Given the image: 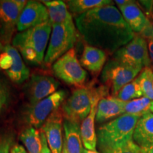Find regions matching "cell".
Returning a JSON list of instances; mask_svg holds the SVG:
<instances>
[{
    "mask_svg": "<svg viewBox=\"0 0 153 153\" xmlns=\"http://www.w3.org/2000/svg\"><path fill=\"white\" fill-rule=\"evenodd\" d=\"M78 31L87 45L110 54L128 43L135 33L114 4L87 11L75 18Z\"/></svg>",
    "mask_w": 153,
    "mask_h": 153,
    "instance_id": "6da1fadb",
    "label": "cell"
},
{
    "mask_svg": "<svg viewBox=\"0 0 153 153\" xmlns=\"http://www.w3.org/2000/svg\"><path fill=\"white\" fill-rule=\"evenodd\" d=\"M51 31L52 25L48 21L16 33L11 41L12 45L28 64L39 66L44 62L45 52Z\"/></svg>",
    "mask_w": 153,
    "mask_h": 153,
    "instance_id": "7a4b0ae2",
    "label": "cell"
},
{
    "mask_svg": "<svg viewBox=\"0 0 153 153\" xmlns=\"http://www.w3.org/2000/svg\"><path fill=\"white\" fill-rule=\"evenodd\" d=\"M140 116L124 114L97 129V145L100 151L114 148L133 140L137 120Z\"/></svg>",
    "mask_w": 153,
    "mask_h": 153,
    "instance_id": "3957f363",
    "label": "cell"
},
{
    "mask_svg": "<svg viewBox=\"0 0 153 153\" xmlns=\"http://www.w3.org/2000/svg\"><path fill=\"white\" fill-rule=\"evenodd\" d=\"M77 38L76 27L72 22L52 26L51 38L44 62L53 64L57 59L73 48Z\"/></svg>",
    "mask_w": 153,
    "mask_h": 153,
    "instance_id": "277c9868",
    "label": "cell"
},
{
    "mask_svg": "<svg viewBox=\"0 0 153 153\" xmlns=\"http://www.w3.org/2000/svg\"><path fill=\"white\" fill-rule=\"evenodd\" d=\"M97 88L80 87L72 91L71 96L62 103V113L65 119L80 123L91 111Z\"/></svg>",
    "mask_w": 153,
    "mask_h": 153,
    "instance_id": "5b68a950",
    "label": "cell"
},
{
    "mask_svg": "<svg viewBox=\"0 0 153 153\" xmlns=\"http://www.w3.org/2000/svg\"><path fill=\"white\" fill-rule=\"evenodd\" d=\"M67 92L65 90H58L50 97L33 105L29 104L23 113V118L29 127L36 129L41 128L48 118L58 110L59 107L65 101Z\"/></svg>",
    "mask_w": 153,
    "mask_h": 153,
    "instance_id": "8992f818",
    "label": "cell"
},
{
    "mask_svg": "<svg viewBox=\"0 0 153 153\" xmlns=\"http://www.w3.org/2000/svg\"><path fill=\"white\" fill-rule=\"evenodd\" d=\"M52 69L57 78L69 85L82 87L87 80V72L80 64L74 48L57 59Z\"/></svg>",
    "mask_w": 153,
    "mask_h": 153,
    "instance_id": "52a82bcc",
    "label": "cell"
},
{
    "mask_svg": "<svg viewBox=\"0 0 153 153\" xmlns=\"http://www.w3.org/2000/svg\"><path fill=\"white\" fill-rule=\"evenodd\" d=\"M113 59L126 65L141 69L149 67L151 63L146 41L140 36H135L128 43L118 49Z\"/></svg>",
    "mask_w": 153,
    "mask_h": 153,
    "instance_id": "ba28073f",
    "label": "cell"
},
{
    "mask_svg": "<svg viewBox=\"0 0 153 153\" xmlns=\"http://www.w3.org/2000/svg\"><path fill=\"white\" fill-rule=\"evenodd\" d=\"M142 70L126 65L112 59L104 65L101 79L105 85L111 88L113 94L116 96L124 86L135 79Z\"/></svg>",
    "mask_w": 153,
    "mask_h": 153,
    "instance_id": "9c48e42d",
    "label": "cell"
},
{
    "mask_svg": "<svg viewBox=\"0 0 153 153\" xmlns=\"http://www.w3.org/2000/svg\"><path fill=\"white\" fill-rule=\"evenodd\" d=\"M27 1L0 0V41L9 45L12 41L21 13Z\"/></svg>",
    "mask_w": 153,
    "mask_h": 153,
    "instance_id": "30bf717a",
    "label": "cell"
},
{
    "mask_svg": "<svg viewBox=\"0 0 153 153\" xmlns=\"http://www.w3.org/2000/svg\"><path fill=\"white\" fill-rule=\"evenodd\" d=\"M60 84L53 76L34 74L24 86V91L30 105H33L56 92Z\"/></svg>",
    "mask_w": 153,
    "mask_h": 153,
    "instance_id": "8fae6325",
    "label": "cell"
},
{
    "mask_svg": "<svg viewBox=\"0 0 153 153\" xmlns=\"http://www.w3.org/2000/svg\"><path fill=\"white\" fill-rule=\"evenodd\" d=\"M108 87H101L97 88V93L94 97L91 111L88 116L82 122L80 126V133L82 143L86 149L96 150L97 145V135L95 131V119L97 114V105L99 100L108 96Z\"/></svg>",
    "mask_w": 153,
    "mask_h": 153,
    "instance_id": "7c38bea8",
    "label": "cell"
},
{
    "mask_svg": "<svg viewBox=\"0 0 153 153\" xmlns=\"http://www.w3.org/2000/svg\"><path fill=\"white\" fill-rule=\"evenodd\" d=\"M48 21V9L41 1H28L19 16L17 30L19 32L24 31Z\"/></svg>",
    "mask_w": 153,
    "mask_h": 153,
    "instance_id": "4fadbf2b",
    "label": "cell"
},
{
    "mask_svg": "<svg viewBox=\"0 0 153 153\" xmlns=\"http://www.w3.org/2000/svg\"><path fill=\"white\" fill-rule=\"evenodd\" d=\"M63 120L62 111L53 112L45 120L41 130L45 134L48 146L52 153H62Z\"/></svg>",
    "mask_w": 153,
    "mask_h": 153,
    "instance_id": "5bb4252c",
    "label": "cell"
},
{
    "mask_svg": "<svg viewBox=\"0 0 153 153\" xmlns=\"http://www.w3.org/2000/svg\"><path fill=\"white\" fill-rule=\"evenodd\" d=\"M127 101L120 100L114 96H106L99 100L97 105L95 120L97 123H104L125 114Z\"/></svg>",
    "mask_w": 153,
    "mask_h": 153,
    "instance_id": "9a60e30c",
    "label": "cell"
},
{
    "mask_svg": "<svg viewBox=\"0 0 153 153\" xmlns=\"http://www.w3.org/2000/svg\"><path fill=\"white\" fill-rule=\"evenodd\" d=\"M133 140L141 148L153 146V114L150 111L142 115L137 120Z\"/></svg>",
    "mask_w": 153,
    "mask_h": 153,
    "instance_id": "2e32d148",
    "label": "cell"
},
{
    "mask_svg": "<svg viewBox=\"0 0 153 153\" xmlns=\"http://www.w3.org/2000/svg\"><path fill=\"white\" fill-rule=\"evenodd\" d=\"M4 51H6L12 57L13 63L11 68L5 72L11 82L17 85H20L28 79L30 71L26 66L21 57L20 53L16 48L11 45H6L4 47Z\"/></svg>",
    "mask_w": 153,
    "mask_h": 153,
    "instance_id": "e0dca14e",
    "label": "cell"
},
{
    "mask_svg": "<svg viewBox=\"0 0 153 153\" xmlns=\"http://www.w3.org/2000/svg\"><path fill=\"white\" fill-rule=\"evenodd\" d=\"M123 19L134 33H140L148 22V19L137 3L131 1L127 4L118 7Z\"/></svg>",
    "mask_w": 153,
    "mask_h": 153,
    "instance_id": "ac0fdd59",
    "label": "cell"
},
{
    "mask_svg": "<svg viewBox=\"0 0 153 153\" xmlns=\"http://www.w3.org/2000/svg\"><path fill=\"white\" fill-rule=\"evenodd\" d=\"M106 61V53L98 48L86 45L84 47L80 64L87 70L94 73H98L104 68Z\"/></svg>",
    "mask_w": 153,
    "mask_h": 153,
    "instance_id": "d6986e66",
    "label": "cell"
},
{
    "mask_svg": "<svg viewBox=\"0 0 153 153\" xmlns=\"http://www.w3.org/2000/svg\"><path fill=\"white\" fill-rule=\"evenodd\" d=\"M63 129L65 134L63 140L68 153H83V143L80 133L79 123L64 119Z\"/></svg>",
    "mask_w": 153,
    "mask_h": 153,
    "instance_id": "ffe728a7",
    "label": "cell"
},
{
    "mask_svg": "<svg viewBox=\"0 0 153 153\" xmlns=\"http://www.w3.org/2000/svg\"><path fill=\"white\" fill-rule=\"evenodd\" d=\"M46 7L49 15V22L52 26L65 24L72 22L71 13L70 12L67 4L60 0L53 1H41Z\"/></svg>",
    "mask_w": 153,
    "mask_h": 153,
    "instance_id": "44dd1931",
    "label": "cell"
},
{
    "mask_svg": "<svg viewBox=\"0 0 153 153\" xmlns=\"http://www.w3.org/2000/svg\"><path fill=\"white\" fill-rule=\"evenodd\" d=\"M70 13L79 15L92 9L114 4L111 0H70L66 2Z\"/></svg>",
    "mask_w": 153,
    "mask_h": 153,
    "instance_id": "7402d4cb",
    "label": "cell"
},
{
    "mask_svg": "<svg viewBox=\"0 0 153 153\" xmlns=\"http://www.w3.org/2000/svg\"><path fill=\"white\" fill-rule=\"evenodd\" d=\"M21 141L28 153H41L42 143L40 132L33 127L26 128L21 134Z\"/></svg>",
    "mask_w": 153,
    "mask_h": 153,
    "instance_id": "603a6c76",
    "label": "cell"
},
{
    "mask_svg": "<svg viewBox=\"0 0 153 153\" xmlns=\"http://www.w3.org/2000/svg\"><path fill=\"white\" fill-rule=\"evenodd\" d=\"M143 93L139 83L138 77L124 86L116 96L117 98L123 101H129L142 97Z\"/></svg>",
    "mask_w": 153,
    "mask_h": 153,
    "instance_id": "cb8c5ba5",
    "label": "cell"
},
{
    "mask_svg": "<svg viewBox=\"0 0 153 153\" xmlns=\"http://www.w3.org/2000/svg\"><path fill=\"white\" fill-rule=\"evenodd\" d=\"M152 101L145 97L127 101L125 107V114L141 116L150 111Z\"/></svg>",
    "mask_w": 153,
    "mask_h": 153,
    "instance_id": "d4e9b609",
    "label": "cell"
},
{
    "mask_svg": "<svg viewBox=\"0 0 153 153\" xmlns=\"http://www.w3.org/2000/svg\"><path fill=\"white\" fill-rule=\"evenodd\" d=\"M142 89L143 96L153 101V71L150 67H146L137 76Z\"/></svg>",
    "mask_w": 153,
    "mask_h": 153,
    "instance_id": "484cf974",
    "label": "cell"
},
{
    "mask_svg": "<svg viewBox=\"0 0 153 153\" xmlns=\"http://www.w3.org/2000/svg\"><path fill=\"white\" fill-rule=\"evenodd\" d=\"M11 100V88L8 79L0 74V116L7 111Z\"/></svg>",
    "mask_w": 153,
    "mask_h": 153,
    "instance_id": "4316f807",
    "label": "cell"
},
{
    "mask_svg": "<svg viewBox=\"0 0 153 153\" xmlns=\"http://www.w3.org/2000/svg\"><path fill=\"white\" fill-rule=\"evenodd\" d=\"M101 153H142V148L138 146L133 140L125 144L114 148L106 149L101 151Z\"/></svg>",
    "mask_w": 153,
    "mask_h": 153,
    "instance_id": "83f0119b",
    "label": "cell"
},
{
    "mask_svg": "<svg viewBox=\"0 0 153 153\" xmlns=\"http://www.w3.org/2000/svg\"><path fill=\"white\" fill-rule=\"evenodd\" d=\"M15 135L13 133L7 132L0 134V153H10L14 145Z\"/></svg>",
    "mask_w": 153,
    "mask_h": 153,
    "instance_id": "f1b7e54d",
    "label": "cell"
},
{
    "mask_svg": "<svg viewBox=\"0 0 153 153\" xmlns=\"http://www.w3.org/2000/svg\"><path fill=\"white\" fill-rule=\"evenodd\" d=\"M12 57L8 53L3 51L0 53V68L5 72L8 71L12 65Z\"/></svg>",
    "mask_w": 153,
    "mask_h": 153,
    "instance_id": "f546056e",
    "label": "cell"
},
{
    "mask_svg": "<svg viewBox=\"0 0 153 153\" xmlns=\"http://www.w3.org/2000/svg\"><path fill=\"white\" fill-rule=\"evenodd\" d=\"M140 33L141 37H143L144 39L146 38L148 41L153 39V27L150 21H148V24Z\"/></svg>",
    "mask_w": 153,
    "mask_h": 153,
    "instance_id": "4dcf8cb0",
    "label": "cell"
},
{
    "mask_svg": "<svg viewBox=\"0 0 153 153\" xmlns=\"http://www.w3.org/2000/svg\"><path fill=\"white\" fill-rule=\"evenodd\" d=\"M40 134H41V143H42V148L41 153H52L51 149H50L48 144L46 140V137L43 131L41 129L40 130Z\"/></svg>",
    "mask_w": 153,
    "mask_h": 153,
    "instance_id": "1f68e13d",
    "label": "cell"
},
{
    "mask_svg": "<svg viewBox=\"0 0 153 153\" xmlns=\"http://www.w3.org/2000/svg\"><path fill=\"white\" fill-rule=\"evenodd\" d=\"M140 4L145 9V12L148 15L152 11L153 9V1H139Z\"/></svg>",
    "mask_w": 153,
    "mask_h": 153,
    "instance_id": "d6a6232c",
    "label": "cell"
},
{
    "mask_svg": "<svg viewBox=\"0 0 153 153\" xmlns=\"http://www.w3.org/2000/svg\"><path fill=\"white\" fill-rule=\"evenodd\" d=\"M10 153H28L26 152V149H25L22 145H14L11 149Z\"/></svg>",
    "mask_w": 153,
    "mask_h": 153,
    "instance_id": "836d02e7",
    "label": "cell"
},
{
    "mask_svg": "<svg viewBox=\"0 0 153 153\" xmlns=\"http://www.w3.org/2000/svg\"><path fill=\"white\" fill-rule=\"evenodd\" d=\"M148 51L150 60L152 61L153 67V39L148 40Z\"/></svg>",
    "mask_w": 153,
    "mask_h": 153,
    "instance_id": "e575fe53",
    "label": "cell"
},
{
    "mask_svg": "<svg viewBox=\"0 0 153 153\" xmlns=\"http://www.w3.org/2000/svg\"><path fill=\"white\" fill-rule=\"evenodd\" d=\"M116 4L118 5V7H123V6L127 4L129 2H131V0H116L115 1Z\"/></svg>",
    "mask_w": 153,
    "mask_h": 153,
    "instance_id": "d590c367",
    "label": "cell"
},
{
    "mask_svg": "<svg viewBox=\"0 0 153 153\" xmlns=\"http://www.w3.org/2000/svg\"><path fill=\"white\" fill-rule=\"evenodd\" d=\"M142 153H153V146L147 148H142Z\"/></svg>",
    "mask_w": 153,
    "mask_h": 153,
    "instance_id": "8d00e7d4",
    "label": "cell"
},
{
    "mask_svg": "<svg viewBox=\"0 0 153 153\" xmlns=\"http://www.w3.org/2000/svg\"><path fill=\"white\" fill-rule=\"evenodd\" d=\"M83 153H99L97 152V150H87V149L86 148H84V150H83Z\"/></svg>",
    "mask_w": 153,
    "mask_h": 153,
    "instance_id": "74e56055",
    "label": "cell"
},
{
    "mask_svg": "<svg viewBox=\"0 0 153 153\" xmlns=\"http://www.w3.org/2000/svg\"><path fill=\"white\" fill-rule=\"evenodd\" d=\"M62 153H68V150H67V148H66L65 143H64V141H63V148H62Z\"/></svg>",
    "mask_w": 153,
    "mask_h": 153,
    "instance_id": "f35d334b",
    "label": "cell"
},
{
    "mask_svg": "<svg viewBox=\"0 0 153 153\" xmlns=\"http://www.w3.org/2000/svg\"><path fill=\"white\" fill-rule=\"evenodd\" d=\"M4 46H3L2 43H1V42L0 41V53H1L4 51Z\"/></svg>",
    "mask_w": 153,
    "mask_h": 153,
    "instance_id": "ab89813d",
    "label": "cell"
},
{
    "mask_svg": "<svg viewBox=\"0 0 153 153\" xmlns=\"http://www.w3.org/2000/svg\"><path fill=\"white\" fill-rule=\"evenodd\" d=\"M150 111L152 112L153 114V101H152V103H151V105L150 107Z\"/></svg>",
    "mask_w": 153,
    "mask_h": 153,
    "instance_id": "60d3db41",
    "label": "cell"
},
{
    "mask_svg": "<svg viewBox=\"0 0 153 153\" xmlns=\"http://www.w3.org/2000/svg\"><path fill=\"white\" fill-rule=\"evenodd\" d=\"M152 87H153V82H152Z\"/></svg>",
    "mask_w": 153,
    "mask_h": 153,
    "instance_id": "b9f144b4",
    "label": "cell"
},
{
    "mask_svg": "<svg viewBox=\"0 0 153 153\" xmlns=\"http://www.w3.org/2000/svg\"><path fill=\"white\" fill-rule=\"evenodd\" d=\"M152 11H153V9H152Z\"/></svg>",
    "mask_w": 153,
    "mask_h": 153,
    "instance_id": "7bdbcfd3",
    "label": "cell"
}]
</instances>
